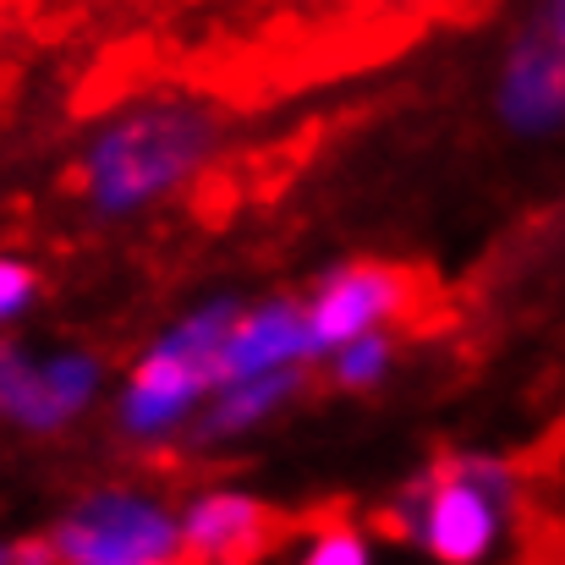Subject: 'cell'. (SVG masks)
<instances>
[{"instance_id": "cell-9", "label": "cell", "mask_w": 565, "mask_h": 565, "mask_svg": "<svg viewBox=\"0 0 565 565\" xmlns=\"http://www.w3.org/2000/svg\"><path fill=\"white\" fill-rule=\"evenodd\" d=\"M275 533V511L247 489H209L182 505V555L198 565H247Z\"/></svg>"}, {"instance_id": "cell-8", "label": "cell", "mask_w": 565, "mask_h": 565, "mask_svg": "<svg viewBox=\"0 0 565 565\" xmlns=\"http://www.w3.org/2000/svg\"><path fill=\"white\" fill-rule=\"evenodd\" d=\"M308 363H319V347H313V335H308L302 302H291V297L242 302V313L231 319L225 347H220V379L308 369Z\"/></svg>"}, {"instance_id": "cell-15", "label": "cell", "mask_w": 565, "mask_h": 565, "mask_svg": "<svg viewBox=\"0 0 565 565\" xmlns=\"http://www.w3.org/2000/svg\"><path fill=\"white\" fill-rule=\"evenodd\" d=\"M544 33L565 50V0H544Z\"/></svg>"}, {"instance_id": "cell-1", "label": "cell", "mask_w": 565, "mask_h": 565, "mask_svg": "<svg viewBox=\"0 0 565 565\" xmlns=\"http://www.w3.org/2000/svg\"><path fill=\"white\" fill-rule=\"evenodd\" d=\"M220 143L225 121L209 99L143 94L88 132L77 154V192L99 220L154 214L214 166Z\"/></svg>"}, {"instance_id": "cell-13", "label": "cell", "mask_w": 565, "mask_h": 565, "mask_svg": "<svg viewBox=\"0 0 565 565\" xmlns=\"http://www.w3.org/2000/svg\"><path fill=\"white\" fill-rule=\"evenodd\" d=\"M33 297H39V269L17 253H0V330L17 324L33 308Z\"/></svg>"}, {"instance_id": "cell-2", "label": "cell", "mask_w": 565, "mask_h": 565, "mask_svg": "<svg viewBox=\"0 0 565 565\" xmlns=\"http://www.w3.org/2000/svg\"><path fill=\"white\" fill-rule=\"evenodd\" d=\"M242 313L236 297H209L166 324L116 390V434L143 450H166L171 439L192 434L198 412L220 384V347L231 319Z\"/></svg>"}, {"instance_id": "cell-12", "label": "cell", "mask_w": 565, "mask_h": 565, "mask_svg": "<svg viewBox=\"0 0 565 565\" xmlns=\"http://www.w3.org/2000/svg\"><path fill=\"white\" fill-rule=\"evenodd\" d=\"M291 565H379V544L352 522H319L291 550Z\"/></svg>"}, {"instance_id": "cell-3", "label": "cell", "mask_w": 565, "mask_h": 565, "mask_svg": "<svg viewBox=\"0 0 565 565\" xmlns=\"http://www.w3.org/2000/svg\"><path fill=\"white\" fill-rule=\"evenodd\" d=\"M516 516V472L494 456H456L401 489L390 522L434 565H489Z\"/></svg>"}, {"instance_id": "cell-11", "label": "cell", "mask_w": 565, "mask_h": 565, "mask_svg": "<svg viewBox=\"0 0 565 565\" xmlns=\"http://www.w3.org/2000/svg\"><path fill=\"white\" fill-rule=\"evenodd\" d=\"M324 363H330L335 390H347V395H374L379 384L395 374V341H390V330H369V335H352V341L330 347Z\"/></svg>"}, {"instance_id": "cell-16", "label": "cell", "mask_w": 565, "mask_h": 565, "mask_svg": "<svg viewBox=\"0 0 565 565\" xmlns=\"http://www.w3.org/2000/svg\"><path fill=\"white\" fill-rule=\"evenodd\" d=\"M154 565H198V561H188V555H171V561H154Z\"/></svg>"}, {"instance_id": "cell-17", "label": "cell", "mask_w": 565, "mask_h": 565, "mask_svg": "<svg viewBox=\"0 0 565 565\" xmlns=\"http://www.w3.org/2000/svg\"><path fill=\"white\" fill-rule=\"evenodd\" d=\"M0 565H11V544H0Z\"/></svg>"}, {"instance_id": "cell-4", "label": "cell", "mask_w": 565, "mask_h": 565, "mask_svg": "<svg viewBox=\"0 0 565 565\" xmlns=\"http://www.w3.org/2000/svg\"><path fill=\"white\" fill-rule=\"evenodd\" d=\"M61 565H154L182 555V511L154 489H88L50 527Z\"/></svg>"}, {"instance_id": "cell-14", "label": "cell", "mask_w": 565, "mask_h": 565, "mask_svg": "<svg viewBox=\"0 0 565 565\" xmlns=\"http://www.w3.org/2000/svg\"><path fill=\"white\" fill-rule=\"evenodd\" d=\"M11 565H61V550H55L50 533L44 539H22V544H11Z\"/></svg>"}, {"instance_id": "cell-6", "label": "cell", "mask_w": 565, "mask_h": 565, "mask_svg": "<svg viewBox=\"0 0 565 565\" xmlns=\"http://www.w3.org/2000/svg\"><path fill=\"white\" fill-rule=\"evenodd\" d=\"M417 302V280L395 264H341L330 269L302 313H308V335L319 347V358L352 335H369V330H390L395 319H406Z\"/></svg>"}, {"instance_id": "cell-5", "label": "cell", "mask_w": 565, "mask_h": 565, "mask_svg": "<svg viewBox=\"0 0 565 565\" xmlns=\"http://www.w3.org/2000/svg\"><path fill=\"white\" fill-rule=\"evenodd\" d=\"M105 395V363L83 347H11L0 341V423L50 439L88 417Z\"/></svg>"}, {"instance_id": "cell-7", "label": "cell", "mask_w": 565, "mask_h": 565, "mask_svg": "<svg viewBox=\"0 0 565 565\" xmlns=\"http://www.w3.org/2000/svg\"><path fill=\"white\" fill-rule=\"evenodd\" d=\"M494 116L505 132L544 143L565 132V50L539 28H522L494 77Z\"/></svg>"}, {"instance_id": "cell-10", "label": "cell", "mask_w": 565, "mask_h": 565, "mask_svg": "<svg viewBox=\"0 0 565 565\" xmlns=\"http://www.w3.org/2000/svg\"><path fill=\"white\" fill-rule=\"evenodd\" d=\"M302 374L308 369H275V374H242V379H220L209 406L198 412L192 434L203 445H236L258 428H269L297 395H302Z\"/></svg>"}]
</instances>
